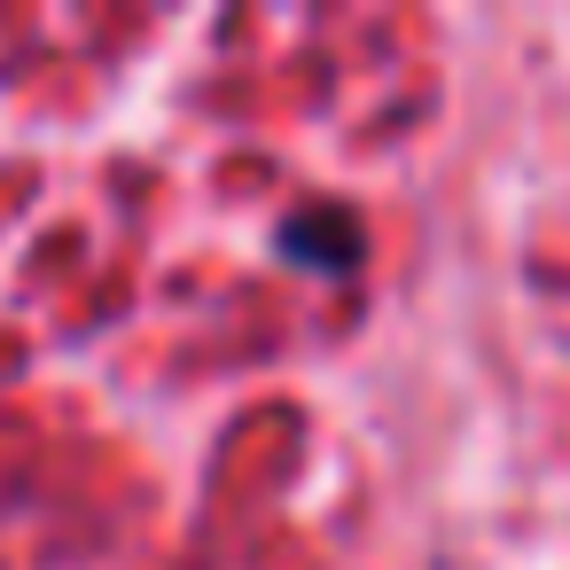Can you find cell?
Here are the masks:
<instances>
[{
    "instance_id": "obj_1",
    "label": "cell",
    "mask_w": 570,
    "mask_h": 570,
    "mask_svg": "<svg viewBox=\"0 0 570 570\" xmlns=\"http://www.w3.org/2000/svg\"><path fill=\"white\" fill-rule=\"evenodd\" d=\"M274 250H282V266H297V274L344 282V274L367 266V227H360L352 204H297V212L274 227Z\"/></svg>"
}]
</instances>
